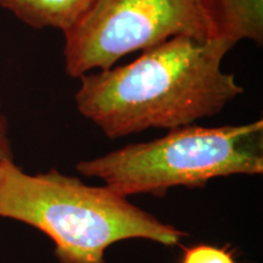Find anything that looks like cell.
Returning a JSON list of instances; mask_svg holds the SVG:
<instances>
[{"mask_svg": "<svg viewBox=\"0 0 263 263\" xmlns=\"http://www.w3.org/2000/svg\"><path fill=\"white\" fill-rule=\"evenodd\" d=\"M233 48L217 38L173 37L129 64L81 76L76 107L111 140L195 124L244 94L222 68Z\"/></svg>", "mask_w": 263, "mask_h": 263, "instance_id": "obj_1", "label": "cell"}, {"mask_svg": "<svg viewBox=\"0 0 263 263\" xmlns=\"http://www.w3.org/2000/svg\"><path fill=\"white\" fill-rule=\"evenodd\" d=\"M0 218L50 238L59 263H106L107 248L122 240L177 246L188 236L106 185H88L57 168L27 173L14 159L0 161Z\"/></svg>", "mask_w": 263, "mask_h": 263, "instance_id": "obj_2", "label": "cell"}, {"mask_svg": "<svg viewBox=\"0 0 263 263\" xmlns=\"http://www.w3.org/2000/svg\"><path fill=\"white\" fill-rule=\"evenodd\" d=\"M76 170L126 197L163 196L176 186L200 188L215 178L257 176L263 173V121L174 128L159 139L81 161Z\"/></svg>", "mask_w": 263, "mask_h": 263, "instance_id": "obj_3", "label": "cell"}, {"mask_svg": "<svg viewBox=\"0 0 263 263\" xmlns=\"http://www.w3.org/2000/svg\"><path fill=\"white\" fill-rule=\"evenodd\" d=\"M65 38V71L71 78L108 70L128 54L178 35L213 38L202 0H93Z\"/></svg>", "mask_w": 263, "mask_h": 263, "instance_id": "obj_4", "label": "cell"}, {"mask_svg": "<svg viewBox=\"0 0 263 263\" xmlns=\"http://www.w3.org/2000/svg\"><path fill=\"white\" fill-rule=\"evenodd\" d=\"M213 38L235 47L239 42L263 43V0H202Z\"/></svg>", "mask_w": 263, "mask_h": 263, "instance_id": "obj_5", "label": "cell"}, {"mask_svg": "<svg viewBox=\"0 0 263 263\" xmlns=\"http://www.w3.org/2000/svg\"><path fill=\"white\" fill-rule=\"evenodd\" d=\"M91 3L93 0H0V6L29 27L65 33L80 21Z\"/></svg>", "mask_w": 263, "mask_h": 263, "instance_id": "obj_6", "label": "cell"}, {"mask_svg": "<svg viewBox=\"0 0 263 263\" xmlns=\"http://www.w3.org/2000/svg\"><path fill=\"white\" fill-rule=\"evenodd\" d=\"M182 263H235V261L226 249L202 244L186 250Z\"/></svg>", "mask_w": 263, "mask_h": 263, "instance_id": "obj_7", "label": "cell"}, {"mask_svg": "<svg viewBox=\"0 0 263 263\" xmlns=\"http://www.w3.org/2000/svg\"><path fill=\"white\" fill-rule=\"evenodd\" d=\"M11 159H14V153L9 137V123L2 111V97H0V161Z\"/></svg>", "mask_w": 263, "mask_h": 263, "instance_id": "obj_8", "label": "cell"}]
</instances>
